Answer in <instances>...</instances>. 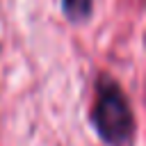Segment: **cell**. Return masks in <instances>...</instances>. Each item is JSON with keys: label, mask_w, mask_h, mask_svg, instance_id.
<instances>
[{"label": "cell", "mask_w": 146, "mask_h": 146, "mask_svg": "<svg viewBox=\"0 0 146 146\" xmlns=\"http://www.w3.org/2000/svg\"><path fill=\"white\" fill-rule=\"evenodd\" d=\"M91 121H94L100 139L107 141L110 146L130 144L135 119H132V112H130V105H128L123 91L110 78H103L98 84V100H96Z\"/></svg>", "instance_id": "cell-1"}, {"label": "cell", "mask_w": 146, "mask_h": 146, "mask_svg": "<svg viewBox=\"0 0 146 146\" xmlns=\"http://www.w3.org/2000/svg\"><path fill=\"white\" fill-rule=\"evenodd\" d=\"M62 9L71 21H82L91 11V0H62Z\"/></svg>", "instance_id": "cell-2"}]
</instances>
